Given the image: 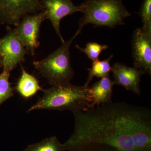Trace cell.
Here are the masks:
<instances>
[{
    "instance_id": "6da1fadb",
    "label": "cell",
    "mask_w": 151,
    "mask_h": 151,
    "mask_svg": "<svg viewBox=\"0 0 151 151\" xmlns=\"http://www.w3.org/2000/svg\"><path fill=\"white\" fill-rule=\"evenodd\" d=\"M72 113L75 127L63 144L66 150H151V113L147 108L112 102Z\"/></svg>"
},
{
    "instance_id": "7a4b0ae2",
    "label": "cell",
    "mask_w": 151,
    "mask_h": 151,
    "mask_svg": "<svg viewBox=\"0 0 151 151\" xmlns=\"http://www.w3.org/2000/svg\"><path fill=\"white\" fill-rule=\"evenodd\" d=\"M43 96L29 109L28 112L39 109L84 111L93 101L90 87L64 83L52 85L43 90Z\"/></svg>"
},
{
    "instance_id": "3957f363",
    "label": "cell",
    "mask_w": 151,
    "mask_h": 151,
    "mask_svg": "<svg viewBox=\"0 0 151 151\" xmlns=\"http://www.w3.org/2000/svg\"><path fill=\"white\" fill-rule=\"evenodd\" d=\"M79 6L83 15L79 20L75 37L86 25L115 27L125 24V19L131 15L121 0H86Z\"/></svg>"
},
{
    "instance_id": "277c9868",
    "label": "cell",
    "mask_w": 151,
    "mask_h": 151,
    "mask_svg": "<svg viewBox=\"0 0 151 151\" xmlns=\"http://www.w3.org/2000/svg\"><path fill=\"white\" fill-rule=\"evenodd\" d=\"M75 37L42 60L33 63L34 67L52 85L70 83L74 72L70 62L69 48Z\"/></svg>"
},
{
    "instance_id": "5b68a950",
    "label": "cell",
    "mask_w": 151,
    "mask_h": 151,
    "mask_svg": "<svg viewBox=\"0 0 151 151\" xmlns=\"http://www.w3.org/2000/svg\"><path fill=\"white\" fill-rule=\"evenodd\" d=\"M43 11L41 0H0L1 21L16 27L24 17Z\"/></svg>"
},
{
    "instance_id": "8992f818",
    "label": "cell",
    "mask_w": 151,
    "mask_h": 151,
    "mask_svg": "<svg viewBox=\"0 0 151 151\" xmlns=\"http://www.w3.org/2000/svg\"><path fill=\"white\" fill-rule=\"evenodd\" d=\"M46 19L45 11L24 17L13 30L20 39L27 51L32 55L35 54L39 46V35L42 23Z\"/></svg>"
},
{
    "instance_id": "52a82bcc",
    "label": "cell",
    "mask_w": 151,
    "mask_h": 151,
    "mask_svg": "<svg viewBox=\"0 0 151 151\" xmlns=\"http://www.w3.org/2000/svg\"><path fill=\"white\" fill-rule=\"evenodd\" d=\"M132 57L134 67L144 73L151 74V31L138 28L132 36Z\"/></svg>"
},
{
    "instance_id": "ba28073f",
    "label": "cell",
    "mask_w": 151,
    "mask_h": 151,
    "mask_svg": "<svg viewBox=\"0 0 151 151\" xmlns=\"http://www.w3.org/2000/svg\"><path fill=\"white\" fill-rule=\"evenodd\" d=\"M27 50L13 30L0 39V55L4 70L10 73L17 65L25 60Z\"/></svg>"
},
{
    "instance_id": "9c48e42d",
    "label": "cell",
    "mask_w": 151,
    "mask_h": 151,
    "mask_svg": "<svg viewBox=\"0 0 151 151\" xmlns=\"http://www.w3.org/2000/svg\"><path fill=\"white\" fill-rule=\"evenodd\" d=\"M46 19L49 20L62 43L65 42L60 32V23L63 18L77 12H81L79 6L73 4L71 0H41Z\"/></svg>"
},
{
    "instance_id": "30bf717a",
    "label": "cell",
    "mask_w": 151,
    "mask_h": 151,
    "mask_svg": "<svg viewBox=\"0 0 151 151\" xmlns=\"http://www.w3.org/2000/svg\"><path fill=\"white\" fill-rule=\"evenodd\" d=\"M113 84L122 86L140 95V87L141 77L145 74L142 70L134 67H129L121 63L117 62L111 67Z\"/></svg>"
},
{
    "instance_id": "8fae6325",
    "label": "cell",
    "mask_w": 151,
    "mask_h": 151,
    "mask_svg": "<svg viewBox=\"0 0 151 151\" xmlns=\"http://www.w3.org/2000/svg\"><path fill=\"white\" fill-rule=\"evenodd\" d=\"M113 85V81L109 75L101 78L99 81L94 83L90 87L93 94V101L86 110L112 102Z\"/></svg>"
},
{
    "instance_id": "7c38bea8",
    "label": "cell",
    "mask_w": 151,
    "mask_h": 151,
    "mask_svg": "<svg viewBox=\"0 0 151 151\" xmlns=\"http://www.w3.org/2000/svg\"><path fill=\"white\" fill-rule=\"evenodd\" d=\"M22 70L21 75L15 88L22 97L29 99L34 96L38 91H43L35 76L27 73L23 67Z\"/></svg>"
},
{
    "instance_id": "4fadbf2b",
    "label": "cell",
    "mask_w": 151,
    "mask_h": 151,
    "mask_svg": "<svg viewBox=\"0 0 151 151\" xmlns=\"http://www.w3.org/2000/svg\"><path fill=\"white\" fill-rule=\"evenodd\" d=\"M113 56V55L112 54L108 58L104 60H98L96 61H93L92 67L88 68L89 71L88 77L84 86L88 87L94 76L101 78L109 75V73L111 71L110 61Z\"/></svg>"
},
{
    "instance_id": "5bb4252c",
    "label": "cell",
    "mask_w": 151,
    "mask_h": 151,
    "mask_svg": "<svg viewBox=\"0 0 151 151\" xmlns=\"http://www.w3.org/2000/svg\"><path fill=\"white\" fill-rule=\"evenodd\" d=\"M24 151H66V150L64 145L60 142L54 136L30 145Z\"/></svg>"
},
{
    "instance_id": "9a60e30c",
    "label": "cell",
    "mask_w": 151,
    "mask_h": 151,
    "mask_svg": "<svg viewBox=\"0 0 151 151\" xmlns=\"http://www.w3.org/2000/svg\"><path fill=\"white\" fill-rule=\"evenodd\" d=\"M76 47L81 52L85 53L92 61H94L99 60L101 52L108 49L109 46L107 45H101L96 42H89L84 48H82L78 45H76Z\"/></svg>"
},
{
    "instance_id": "2e32d148",
    "label": "cell",
    "mask_w": 151,
    "mask_h": 151,
    "mask_svg": "<svg viewBox=\"0 0 151 151\" xmlns=\"http://www.w3.org/2000/svg\"><path fill=\"white\" fill-rule=\"evenodd\" d=\"M10 74L4 70L0 73V106L14 94V89L9 81Z\"/></svg>"
},
{
    "instance_id": "e0dca14e",
    "label": "cell",
    "mask_w": 151,
    "mask_h": 151,
    "mask_svg": "<svg viewBox=\"0 0 151 151\" xmlns=\"http://www.w3.org/2000/svg\"><path fill=\"white\" fill-rule=\"evenodd\" d=\"M140 15L143 23L142 29L151 31V0H144Z\"/></svg>"
},
{
    "instance_id": "ac0fdd59",
    "label": "cell",
    "mask_w": 151,
    "mask_h": 151,
    "mask_svg": "<svg viewBox=\"0 0 151 151\" xmlns=\"http://www.w3.org/2000/svg\"><path fill=\"white\" fill-rule=\"evenodd\" d=\"M3 67V63L1 57V55H0V69Z\"/></svg>"
}]
</instances>
